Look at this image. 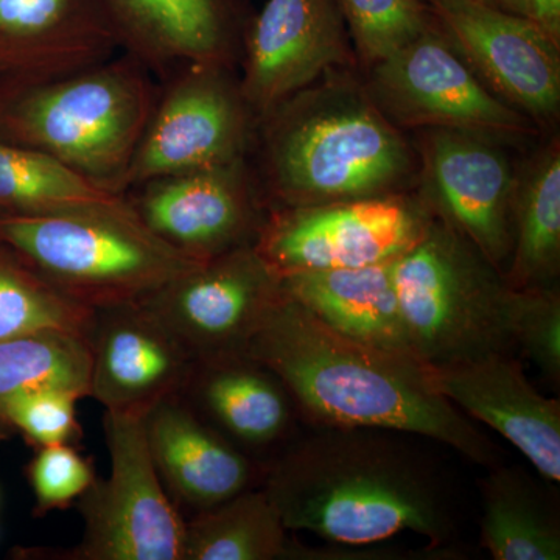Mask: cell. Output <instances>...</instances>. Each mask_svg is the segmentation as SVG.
Segmentation results:
<instances>
[{
  "instance_id": "obj_1",
  "label": "cell",
  "mask_w": 560,
  "mask_h": 560,
  "mask_svg": "<svg viewBox=\"0 0 560 560\" xmlns=\"http://www.w3.org/2000/svg\"><path fill=\"white\" fill-rule=\"evenodd\" d=\"M265 466L260 488L289 530L372 547L415 533L445 547L456 515L440 470L400 431L318 427Z\"/></svg>"
},
{
  "instance_id": "obj_2",
  "label": "cell",
  "mask_w": 560,
  "mask_h": 560,
  "mask_svg": "<svg viewBox=\"0 0 560 560\" xmlns=\"http://www.w3.org/2000/svg\"><path fill=\"white\" fill-rule=\"evenodd\" d=\"M246 353L278 375L315 425L400 431L488 469L499 464L495 445L422 364L338 334L283 291Z\"/></svg>"
},
{
  "instance_id": "obj_3",
  "label": "cell",
  "mask_w": 560,
  "mask_h": 560,
  "mask_svg": "<svg viewBox=\"0 0 560 560\" xmlns=\"http://www.w3.org/2000/svg\"><path fill=\"white\" fill-rule=\"evenodd\" d=\"M259 186L268 208L405 194L410 143L349 69H334L257 120Z\"/></svg>"
},
{
  "instance_id": "obj_4",
  "label": "cell",
  "mask_w": 560,
  "mask_h": 560,
  "mask_svg": "<svg viewBox=\"0 0 560 560\" xmlns=\"http://www.w3.org/2000/svg\"><path fill=\"white\" fill-rule=\"evenodd\" d=\"M153 73L130 55L0 95V140L60 161L125 197L128 171L156 102Z\"/></svg>"
},
{
  "instance_id": "obj_5",
  "label": "cell",
  "mask_w": 560,
  "mask_h": 560,
  "mask_svg": "<svg viewBox=\"0 0 560 560\" xmlns=\"http://www.w3.org/2000/svg\"><path fill=\"white\" fill-rule=\"evenodd\" d=\"M0 242L91 308L145 300L200 261L165 245L127 209L0 213Z\"/></svg>"
},
{
  "instance_id": "obj_6",
  "label": "cell",
  "mask_w": 560,
  "mask_h": 560,
  "mask_svg": "<svg viewBox=\"0 0 560 560\" xmlns=\"http://www.w3.org/2000/svg\"><path fill=\"white\" fill-rule=\"evenodd\" d=\"M393 275L412 352L425 370L514 349L503 272L441 220L394 260Z\"/></svg>"
},
{
  "instance_id": "obj_7",
  "label": "cell",
  "mask_w": 560,
  "mask_h": 560,
  "mask_svg": "<svg viewBox=\"0 0 560 560\" xmlns=\"http://www.w3.org/2000/svg\"><path fill=\"white\" fill-rule=\"evenodd\" d=\"M145 416H103L110 470L77 501L84 533L77 547L39 550L50 560H183L186 518L162 486L147 444Z\"/></svg>"
},
{
  "instance_id": "obj_8",
  "label": "cell",
  "mask_w": 560,
  "mask_h": 560,
  "mask_svg": "<svg viewBox=\"0 0 560 560\" xmlns=\"http://www.w3.org/2000/svg\"><path fill=\"white\" fill-rule=\"evenodd\" d=\"M434 219L420 195L408 194L268 208L254 246L279 275L370 267L399 259Z\"/></svg>"
},
{
  "instance_id": "obj_9",
  "label": "cell",
  "mask_w": 560,
  "mask_h": 560,
  "mask_svg": "<svg viewBox=\"0 0 560 560\" xmlns=\"http://www.w3.org/2000/svg\"><path fill=\"white\" fill-rule=\"evenodd\" d=\"M162 81L125 195L147 180L246 160L256 138V117L226 66H190Z\"/></svg>"
},
{
  "instance_id": "obj_10",
  "label": "cell",
  "mask_w": 560,
  "mask_h": 560,
  "mask_svg": "<svg viewBox=\"0 0 560 560\" xmlns=\"http://www.w3.org/2000/svg\"><path fill=\"white\" fill-rule=\"evenodd\" d=\"M371 97L396 127L486 136L533 132L530 119L482 83L451 39L433 24L370 68Z\"/></svg>"
},
{
  "instance_id": "obj_11",
  "label": "cell",
  "mask_w": 560,
  "mask_h": 560,
  "mask_svg": "<svg viewBox=\"0 0 560 560\" xmlns=\"http://www.w3.org/2000/svg\"><path fill=\"white\" fill-rule=\"evenodd\" d=\"M280 298L279 272L249 245L200 261L139 302L197 361L245 353Z\"/></svg>"
},
{
  "instance_id": "obj_12",
  "label": "cell",
  "mask_w": 560,
  "mask_h": 560,
  "mask_svg": "<svg viewBox=\"0 0 560 560\" xmlns=\"http://www.w3.org/2000/svg\"><path fill=\"white\" fill-rule=\"evenodd\" d=\"M125 197L151 234L195 261L254 245L268 213L246 160L147 180Z\"/></svg>"
},
{
  "instance_id": "obj_13",
  "label": "cell",
  "mask_w": 560,
  "mask_h": 560,
  "mask_svg": "<svg viewBox=\"0 0 560 560\" xmlns=\"http://www.w3.org/2000/svg\"><path fill=\"white\" fill-rule=\"evenodd\" d=\"M420 198L433 215L506 271L512 250V205L517 175L492 136L422 130Z\"/></svg>"
},
{
  "instance_id": "obj_14",
  "label": "cell",
  "mask_w": 560,
  "mask_h": 560,
  "mask_svg": "<svg viewBox=\"0 0 560 560\" xmlns=\"http://www.w3.org/2000/svg\"><path fill=\"white\" fill-rule=\"evenodd\" d=\"M460 57L501 101L530 120L560 108V50L539 22L481 0H423Z\"/></svg>"
},
{
  "instance_id": "obj_15",
  "label": "cell",
  "mask_w": 560,
  "mask_h": 560,
  "mask_svg": "<svg viewBox=\"0 0 560 560\" xmlns=\"http://www.w3.org/2000/svg\"><path fill=\"white\" fill-rule=\"evenodd\" d=\"M243 98L256 120L334 69L355 62L337 0H267L243 35Z\"/></svg>"
},
{
  "instance_id": "obj_16",
  "label": "cell",
  "mask_w": 560,
  "mask_h": 560,
  "mask_svg": "<svg viewBox=\"0 0 560 560\" xmlns=\"http://www.w3.org/2000/svg\"><path fill=\"white\" fill-rule=\"evenodd\" d=\"M90 397L106 411L147 412L183 389L194 357L142 302L95 308Z\"/></svg>"
},
{
  "instance_id": "obj_17",
  "label": "cell",
  "mask_w": 560,
  "mask_h": 560,
  "mask_svg": "<svg viewBox=\"0 0 560 560\" xmlns=\"http://www.w3.org/2000/svg\"><path fill=\"white\" fill-rule=\"evenodd\" d=\"M119 51L98 0H0V95L65 79Z\"/></svg>"
},
{
  "instance_id": "obj_18",
  "label": "cell",
  "mask_w": 560,
  "mask_h": 560,
  "mask_svg": "<svg viewBox=\"0 0 560 560\" xmlns=\"http://www.w3.org/2000/svg\"><path fill=\"white\" fill-rule=\"evenodd\" d=\"M130 55L161 80L198 65L231 68L253 16L249 0H98Z\"/></svg>"
},
{
  "instance_id": "obj_19",
  "label": "cell",
  "mask_w": 560,
  "mask_h": 560,
  "mask_svg": "<svg viewBox=\"0 0 560 560\" xmlns=\"http://www.w3.org/2000/svg\"><path fill=\"white\" fill-rule=\"evenodd\" d=\"M434 388L526 456L541 480L560 481V404L526 378L512 352L429 370Z\"/></svg>"
},
{
  "instance_id": "obj_20",
  "label": "cell",
  "mask_w": 560,
  "mask_h": 560,
  "mask_svg": "<svg viewBox=\"0 0 560 560\" xmlns=\"http://www.w3.org/2000/svg\"><path fill=\"white\" fill-rule=\"evenodd\" d=\"M143 423L151 459L180 514H200L261 485L265 467L205 422L179 394L154 405Z\"/></svg>"
},
{
  "instance_id": "obj_21",
  "label": "cell",
  "mask_w": 560,
  "mask_h": 560,
  "mask_svg": "<svg viewBox=\"0 0 560 560\" xmlns=\"http://www.w3.org/2000/svg\"><path fill=\"white\" fill-rule=\"evenodd\" d=\"M179 397L212 429L261 464L293 429V397L282 381L248 353L197 360ZM264 466V464H261Z\"/></svg>"
},
{
  "instance_id": "obj_22",
  "label": "cell",
  "mask_w": 560,
  "mask_h": 560,
  "mask_svg": "<svg viewBox=\"0 0 560 560\" xmlns=\"http://www.w3.org/2000/svg\"><path fill=\"white\" fill-rule=\"evenodd\" d=\"M393 264L287 272L280 285L338 334L418 361L401 319Z\"/></svg>"
},
{
  "instance_id": "obj_23",
  "label": "cell",
  "mask_w": 560,
  "mask_h": 560,
  "mask_svg": "<svg viewBox=\"0 0 560 560\" xmlns=\"http://www.w3.org/2000/svg\"><path fill=\"white\" fill-rule=\"evenodd\" d=\"M481 547L495 560H559L558 501L518 466L490 467L480 482Z\"/></svg>"
},
{
  "instance_id": "obj_24",
  "label": "cell",
  "mask_w": 560,
  "mask_h": 560,
  "mask_svg": "<svg viewBox=\"0 0 560 560\" xmlns=\"http://www.w3.org/2000/svg\"><path fill=\"white\" fill-rule=\"evenodd\" d=\"M560 149L552 139L523 168L512 205V250L504 280L512 290L558 287Z\"/></svg>"
},
{
  "instance_id": "obj_25",
  "label": "cell",
  "mask_w": 560,
  "mask_h": 560,
  "mask_svg": "<svg viewBox=\"0 0 560 560\" xmlns=\"http://www.w3.org/2000/svg\"><path fill=\"white\" fill-rule=\"evenodd\" d=\"M278 510L260 486L186 518L183 560L293 559Z\"/></svg>"
},
{
  "instance_id": "obj_26",
  "label": "cell",
  "mask_w": 560,
  "mask_h": 560,
  "mask_svg": "<svg viewBox=\"0 0 560 560\" xmlns=\"http://www.w3.org/2000/svg\"><path fill=\"white\" fill-rule=\"evenodd\" d=\"M127 208V197L103 189L60 161L0 140V213Z\"/></svg>"
},
{
  "instance_id": "obj_27",
  "label": "cell",
  "mask_w": 560,
  "mask_h": 560,
  "mask_svg": "<svg viewBox=\"0 0 560 560\" xmlns=\"http://www.w3.org/2000/svg\"><path fill=\"white\" fill-rule=\"evenodd\" d=\"M90 381L91 350L84 335L38 330L0 340V412L7 401L33 390L90 397Z\"/></svg>"
},
{
  "instance_id": "obj_28",
  "label": "cell",
  "mask_w": 560,
  "mask_h": 560,
  "mask_svg": "<svg viewBox=\"0 0 560 560\" xmlns=\"http://www.w3.org/2000/svg\"><path fill=\"white\" fill-rule=\"evenodd\" d=\"M95 308L70 300L0 242V340L38 330L88 337Z\"/></svg>"
},
{
  "instance_id": "obj_29",
  "label": "cell",
  "mask_w": 560,
  "mask_h": 560,
  "mask_svg": "<svg viewBox=\"0 0 560 560\" xmlns=\"http://www.w3.org/2000/svg\"><path fill=\"white\" fill-rule=\"evenodd\" d=\"M355 57L371 68L433 24L423 0H337Z\"/></svg>"
},
{
  "instance_id": "obj_30",
  "label": "cell",
  "mask_w": 560,
  "mask_h": 560,
  "mask_svg": "<svg viewBox=\"0 0 560 560\" xmlns=\"http://www.w3.org/2000/svg\"><path fill=\"white\" fill-rule=\"evenodd\" d=\"M514 348H521L551 382L560 381V294L558 287L510 291Z\"/></svg>"
},
{
  "instance_id": "obj_31",
  "label": "cell",
  "mask_w": 560,
  "mask_h": 560,
  "mask_svg": "<svg viewBox=\"0 0 560 560\" xmlns=\"http://www.w3.org/2000/svg\"><path fill=\"white\" fill-rule=\"evenodd\" d=\"M79 400V396L62 389L21 394L3 405L0 422L3 431H20L36 448L75 444L83 433L77 419Z\"/></svg>"
},
{
  "instance_id": "obj_32",
  "label": "cell",
  "mask_w": 560,
  "mask_h": 560,
  "mask_svg": "<svg viewBox=\"0 0 560 560\" xmlns=\"http://www.w3.org/2000/svg\"><path fill=\"white\" fill-rule=\"evenodd\" d=\"M27 477L38 515L75 504L97 478L91 459L84 458L73 444L36 448Z\"/></svg>"
},
{
  "instance_id": "obj_33",
  "label": "cell",
  "mask_w": 560,
  "mask_h": 560,
  "mask_svg": "<svg viewBox=\"0 0 560 560\" xmlns=\"http://www.w3.org/2000/svg\"><path fill=\"white\" fill-rule=\"evenodd\" d=\"M534 20L560 43V0H533Z\"/></svg>"
},
{
  "instance_id": "obj_34",
  "label": "cell",
  "mask_w": 560,
  "mask_h": 560,
  "mask_svg": "<svg viewBox=\"0 0 560 560\" xmlns=\"http://www.w3.org/2000/svg\"><path fill=\"white\" fill-rule=\"evenodd\" d=\"M481 2L495 7V9L508 11V13L534 20L533 0H481Z\"/></svg>"
}]
</instances>
